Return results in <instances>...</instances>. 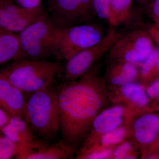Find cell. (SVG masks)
I'll return each instance as SVG.
<instances>
[{
    "label": "cell",
    "instance_id": "cell-2",
    "mask_svg": "<svg viewBox=\"0 0 159 159\" xmlns=\"http://www.w3.org/2000/svg\"><path fill=\"white\" fill-rule=\"evenodd\" d=\"M61 63L48 60H14L0 76L23 92L33 93L53 86L56 77L63 74Z\"/></svg>",
    "mask_w": 159,
    "mask_h": 159
},
{
    "label": "cell",
    "instance_id": "cell-9",
    "mask_svg": "<svg viewBox=\"0 0 159 159\" xmlns=\"http://www.w3.org/2000/svg\"><path fill=\"white\" fill-rule=\"evenodd\" d=\"M5 136L14 142L17 146L16 156L18 159H26L41 144L34 141V133L24 119L11 117L2 131Z\"/></svg>",
    "mask_w": 159,
    "mask_h": 159
},
{
    "label": "cell",
    "instance_id": "cell-33",
    "mask_svg": "<svg viewBox=\"0 0 159 159\" xmlns=\"http://www.w3.org/2000/svg\"><path fill=\"white\" fill-rule=\"evenodd\" d=\"M140 2H148L149 0H139Z\"/></svg>",
    "mask_w": 159,
    "mask_h": 159
},
{
    "label": "cell",
    "instance_id": "cell-11",
    "mask_svg": "<svg viewBox=\"0 0 159 159\" xmlns=\"http://www.w3.org/2000/svg\"><path fill=\"white\" fill-rule=\"evenodd\" d=\"M125 109L121 105H116L103 109L95 117L92 125L93 134H103L117 128L123 122Z\"/></svg>",
    "mask_w": 159,
    "mask_h": 159
},
{
    "label": "cell",
    "instance_id": "cell-19",
    "mask_svg": "<svg viewBox=\"0 0 159 159\" xmlns=\"http://www.w3.org/2000/svg\"><path fill=\"white\" fill-rule=\"evenodd\" d=\"M126 134V129L120 126L103 134L100 139V142L103 146L106 147L117 145L124 140Z\"/></svg>",
    "mask_w": 159,
    "mask_h": 159
},
{
    "label": "cell",
    "instance_id": "cell-27",
    "mask_svg": "<svg viewBox=\"0 0 159 159\" xmlns=\"http://www.w3.org/2000/svg\"><path fill=\"white\" fill-rule=\"evenodd\" d=\"M13 86L8 80L0 76V102Z\"/></svg>",
    "mask_w": 159,
    "mask_h": 159
},
{
    "label": "cell",
    "instance_id": "cell-18",
    "mask_svg": "<svg viewBox=\"0 0 159 159\" xmlns=\"http://www.w3.org/2000/svg\"><path fill=\"white\" fill-rule=\"evenodd\" d=\"M133 0H109L108 23L114 28L124 21L129 15Z\"/></svg>",
    "mask_w": 159,
    "mask_h": 159
},
{
    "label": "cell",
    "instance_id": "cell-17",
    "mask_svg": "<svg viewBox=\"0 0 159 159\" xmlns=\"http://www.w3.org/2000/svg\"><path fill=\"white\" fill-rule=\"evenodd\" d=\"M120 87L122 96L129 101L139 107H145L148 105L149 97L141 84L133 81Z\"/></svg>",
    "mask_w": 159,
    "mask_h": 159
},
{
    "label": "cell",
    "instance_id": "cell-4",
    "mask_svg": "<svg viewBox=\"0 0 159 159\" xmlns=\"http://www.w3.org/2000/svg\"><path fill=\"white\" fill-rule=\"evenodd\" d=\"M60 34L61 30L54 25L47 12L20 32L22 60L42 61L54 57L59 58Z\"/></svg>",
    "mask_w": 159,
    "mask_h": 159
},
{
    "label": "cell",
    "instance_id": "cell-28",
    "mask_svg": "<svg viewBox=\"0 0 159 159\" xmlns=\"http://www.w3.org/2000/svg\"><path fill=\"white\" fill-rule=\"evenodd\" d=\"M149 9L155 25L159 26V0H152Z\"/></svg>",
    "mask_w": 159,
    "mask_h": 159
},
{
    "label": "cell",
    "instance_id": "cell-25",
    "mask_svg": "<svg viewBox=\"0 0 159 159\" xmlns=\"http://www.w3.org/2000/svg\"><path fill=\"white\" fill-rule=\"evenodd\" d=\"M131 148V145L129 142H124L121 143L113 151L112 155L115 159H126L129 155Z\"/></svg>",
    "mask_w": 159,
    "mask_h": 159
},
{
    "label": "cell",
    "instance_id": "cell-7",
    "mask_svg": "<svg viewBox=\"0 0 159 159\" xmlns=\"http://www.w3.org/2000/svg\"><path fill=\"white\" fill-rule=\"evenodd\" d=\"M120 34L112 28L99 43L80 51L67 61L63 73L64 82L78 79L87 73L94 63L108 52Z\"/></svg>",
    "mask_w": 159,
    "mask_h": 159
},
{
    "label": "cell",
    "instance_id": "cell-20",
    "mask_svg": "<svg viewBox=\"0 0 159 159\" xmlns=\"http://www.w3.org/2000/svg\"><path fill=\"white\" fill-rule=\"evenodd\" d=\"M159 58V48H154L149 56L141 64V74L142 77H152V72Z\"/></svg>",
    "mask_w": 159,
    "mask_h": 159
},
{
    "label": "cell",
    "instance_id": "cell-24",
    "mask_svg": "<svg viewBox=\"0 0 159 159\" xmlns=\"http://www.w3.org/2000/svg\"><path fill=\"white\" fill-rule=\"evenodd\" d=\"M113 150L111 148H105L100 150L94 151L86 152L80 157L82 158L89 159H107L111 156Z\"/></svg>",
    "mask_w": 159,
    "mask_h": 159
},
{
    "label": "cell",
    "instance_id": "cell-23",
    "mask_svg": "<svg viewBox=\"0 0 159 159\" xmlns=\"http://www.w3.org/2000/svg\"><path fill=\"white\" fill-rule=\"evenodd\" d=\"M83 16L86 23L91 21L94 15L93 0H78Z\"/></svg>",
    "mask_w": 159,
    "mask_h": 159
},
{
    "label": "cell",
    "instance_id": "cell-26",
    "mask_svg": "<svg viewBox=\"0 0 159 159\" xmlns=\"http://www.w3.org/2000/svg\"><path fill=\"white\" fill-rule=\"evenodd\" d=\"M145 91L149 98H159V78H157L151 83Z\"/></svg>",
    "mask_w": 159,
    "mask_h": 159
},
{
    "label": "cell",
    "instance_id": "cell-3",
    "mask_svg": "<svg viewBox=\"0 0 159 159\" xmlns=\"http://www.w3.org/2000/svg\"><path fill=\"white\" fill-rule=\"evenodd\" d=\"M24 119L34 133L47 140L60 131L57 95L53 86L32 93L26 102Z\"/></svg>",
    "mask_w": 159,
    "mask_h": 159
},
{
    "label": "cell",
    "instance_id": "cell-5",
    "mask_svg": "<svg viewBox=\"0 0 159 159\" xmlns=\"http://www.w3.org/2000/svg\"><path fill=\"white\" fill-rule=\"evenodd\" d=\"M154 48L148 31L135 29L119 36L108 51L110 61H123L141 64Z\"/></svg>",
    "mask_w": 159,
    "mask_h": 159
},
{
    "label": "cell",
    "instance_id": "cell-31",
    "mask_svg": "<svg viewBox=\"0 0 159 159\" xmlns=\"http://www.w3.org/2000/svg\"><path fill=\"white\" fill-rule=\"evenodd\" d=\"M9 119L6 112L2 109L0 108V133L2 132V129L8 123Z\"/></svg>",
    "mask_w": 159,
    "mask_h": 159
},
{
    "label": "cell",
    "instance_id": "cell-29",
    "mask_svg": "<svg viewBox=\"0 0 159 159\" xmlns=\"http://www.w3.org/2000/svg\"><path fill=\"white\" fill-rule=\"evenodd\" d=\"M19 6L25 8H35L41 5V0H16Z\"/></svg>",
    "mask_w": 159,
    "mask_h": 159
},
{
    "label": "cell",
    "instance_id": "cell-21",
    "mask_svg": "<svg viewBox=\"0 0 159 159\" xmlns=\"http://www.w3.org/2000/svg\"><path fill=\"white\" fill-rule=\"evenodd\" d=\"M16 151L17 146L14 142L5 136L0 137V159L11 158Z\"/></svg>",
    "mask_w": 159,
    "mask_h": 159
},
{
    "label": "cell",
    "instance_id": "cell-34",
    "mask_svg": "<svg viewBox=\"0 0 159 159\" xmlns=\"http://www.w3.org/2000/svg\"><path fill=\"white\" fill-rule=\"evenodd\" d=\"M4 1H5V0H0V5H1V4H2Z\"/></svg>",
    "mask_w": 159,
    "mask_h": 159
},
{
    "label": "cell",
    "instance_id": "cell-13",
    "mask_svg": "<svg viewBox=\"0 0 159 159\" xmlns=\"http://www.w3.org/2000/svg\"><path fill=\"white\" fill-rule=\"evenodd\" d=\"M113 61L105 75L106 80L111 84L121 86L136 79L139 71L135 64L123 61Z\"/></svg>",
    "mask_w": 159,
    "mask_h": 159
},
{
    "label": "cell",
    "instance_id": "cell-30",
    "mask_svg": "<svg viewBox=\"0 0 159 159\" xmlns=\"http://www.w3.org/2000/svg\"><path fill=\"white\" fill-rule=\"evenodd\" d=\"M148 32L152 40L155 41L159 47V26L154 25L149 29Z\"/></svg>",
    "mask_w": 159,
    "mask_h": 159
},
{
    "label": "cell",
    "instance_id": "cell-14",
    "mask_svg": "<svg viewBox=\"0 0 159 159\" xmlns=\"http://www.w3.org/2000/svg\"><path fill=\"white\" fill-rule=\"evenodd\" d=\"M19 34L0 28V64L22 59Z\"/></svg>",
    "mask_w": 159,
    "mask_h": 159
},
{
    "label": "cell",
    "instance_id": "cell-15",
    "mask_svg": "<svg viewBox=\"0 0 159 159\" xmlns=\"http://www.w3.org/2000/svg\"><path fill=\"white\" fill-rule=\"evenodd\" d=\"M22 91L12 86L9 93L0 102V107L11 117L24 119L26 102Z\"/></svg>",
    "mask_w": 159,
    "mask_h": 159
},
{
    "label": "cell",
    "instance_id": "cell-22",
    "mask_svg": "<svg viewBox=\"0 0 159 159\" xmlns=\"http://www.w3.org/2000/svg\"><path fill=\"white\" fill-rule=\"evenodd\" d=\"M94 14L99 18L109 22L110 19L109 0H93Z\"/></svg>",
    "mask_w": 159,
    "mask_h": 159
},
{
    "label": "cell",
    "instance_id": "cell-1",
    "mask_svg": "<svg viewBox=\"0 0 159 159\" xmlns=\"http://www.w3.org/2000/svg\"><path fill=\"white\" fill-rule=\"evenodd\" d=\"M62 140L74 149L87 139L95 117L108 101L104 80L86 74L55 89Z\"/></svg>",
    "mask_w": 159,
    "mask_h": 159
},
{
    "label": "cell",
    "instance_id": "cell-16",
    "mask_svg": "<svg viewBox=\"0 0 159 159\" xmlns=\"http://www.w3.org/2000/svg\"><path fill=\"white\" fill-rule=\"evenodd\" d=\"M74 148L66 144L62 140L49 147L43 145L36 151L29 154L26 159H60L67 158Z\"/></svg>",
    "mask_w": 159,
    "mask_h": 159
},
{
    "label": "cell",
    "instance_id": "cell-12",
    "mask_svg": "<svg viewBox=\"0 0 159 159\" xmlns=\"http://www.w3.org/2000/svg\"><path fill=\"white\" fill-rule=\"evenodd\" d=\"M134 135L137 141L143 145H149L159 136V116L145 114L139 117L134 124Z\"/></svg>",
    "mask_w": 159,
    "mask_h": 159
},
{
    "label": "cell",
    "instance_id": "cell-8",
    "mask_svg": "<svg viewBox=\"0 0 159 159\" xmlns=\"http://www.w3.org/2000/svg\"><path fill=\"white\" fill-rule=\"evenodd\" d=\"M47 13L41 5L29 9L16 5L11 0H5L0 5V28L20 32Z\"/></svg>",
    "mask_w": 159,
    "mask_h": 159
},
{
    "label": "cell",
    "instance_id": "cell-10",
    "mask_svg": "<svg viewBox=\"0 0 159 159\" xmlns=\"http://www.w3.org/2000/svg\"><path fill=\"white\" fill-rule=\"evenodd\" d=\"M47 12L54 25L60 30L86 23L78 0H52Z\"/></svg>",
    "mask_w": 159,
    "mask_h": 159
},
{
    "label": "cell",
    "instance_id": "cell-6",
    "mask_svg": "<svg viewBox=\"0 0 159 159\" xmlns=\"http://www.w3.org/2000/svg\"><path fill=\"white\" fill-rule=\"evenodd\" d=\"M102 27L86 23L61 30L59 58L67 61L78 52L99 43L104 37Z\"/></svg>",
    "mask_w": 159,
    "mask_h": 159
},
{
    "label": "cell",
    "instance_id": "cell-32",
    "mask_svg": "<svg viewBox=\"0 0 159 159\" xmlns=\"http://www.w3.org/2000/svg\"><path fill=\"white\" fill-rule=\"evenodd\" d=\"M153 75L159 78V58L152 72V76Z\"/></svg>",
    "mask_w": 159,
    "mask_h": 159
}]
</instances>
